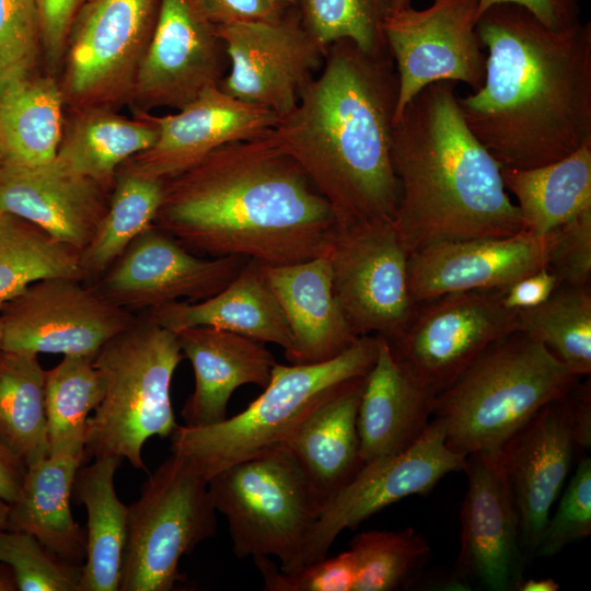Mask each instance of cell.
<instances>
[{"instance_id":"obj_1","label":"cell","mask_w":591,"mask_h":591,"mask_svg":"<svg viewBox=\"0 0 591 591\" xmlns=\"http://www.w3.org/2000/svg\"><path fill=\"white\" fill-rule=\"evenodd\" d=\"M153 224L195 254L259 265L327 256L337 231L327 200L269 131L165 181Z\"/></svg>"},{"instance_id":"obj_2","label":"cell","mask_w":591,"mask_h":591,"mask_svg":"<svg viewBox=\"0 0 591 591\" xmlns=\"http://www.w3.org/2000/svg\"><path fill=\"white\" fill-rule=\"evenodd\" d=\"M485 78L459 97L475 137L502 165L560 160L591 140V24L554 31L526 9L495 4L477 20Z\"/></svg>"},{"instance_id":"obj_3","label":"cell","mask_w":591,"mask_h":591,"mask_svg":"<svg viewBox=\"0 0 591 591\" xmlns=\"http://www.w3.org/2000/svg\"><path fill=\"white\" fill-rule=\"evenodd\" d=\"M398 79L391 54L349 39L327 46L323 67L269 135L305 172L337 229L394 221L399 183L391 157Z\"/></svg>"},{"instance_id":"obj_4","label":"cell","mask_w":591,"mask_h":591,"mask_svg":"<svg viewBox=\"0 0 591 591\" xmlns=\"http://www.w3.org/2000/svg\"><path fill=\"white\" fill-rule=\"evenodd\" d=\"M459 97L455 82L431 83L393 125L401 190L394 225L408 255L441 242L524 232L501 164L468 128Z\"/></svg>"},{"instance_id":"obj_5","label":"cell","mask_w":591,"mask_h":591,"mask_svg":"<svg viewBox=\"0 0 591 591\" xmlns=\"http://www.w3.org/2000/svg\"><path fill=\"white\" fill-rule=\"evenodd\" d=\"M579 380L543 344L517 331L489 345L436 395L433 417L443 419L447 445L463 456L500 449Z\"/></svg>"},{"instance_id":"obj_6","label":"cell","mask_w":591,"mask_h":591,"mask_svg":"<svg viewBox=\"0 0 591 591\" xmlns=\"http://www.w3.org/2000/svg\"><path fill=\"white\" fill-rule=\"evenodd\" d=\"M183 358L176 333L147 313L99 350L93 362L105 391L86 422L84 464L114 456L146 470L144 443L154 436L170 438L178 426L171 383Z\"/></svg>"},{"instance_id":"obj_7","label":"cell","mask_w":591,"mask_h":591,"mask_svg":"<svg viewBox=\"0 0 591 591\" xmlns=\"http://www.w3.org/2000/svg\"><path fill=\"white\" fill-rule=\"evenodd\" d=\"M376 354L378 336L364 335L323 362L276 363L263 393L239 414L210 426H177L170 437L171 452L185 457L209 479L236 461L283 443L332 392L364 376Z\"/></svg>"},{"instance_id":"obj_8","label":"cell","mask_w":591,"mask_h":591,"mask_svg":"<svg viewBox=\"0 0 591 591\" xmlns=\"http://www.w3.org/2000/svg\"><path fill=\"white\" fill-rule=\"evenodd\" d=\"M208 489L228 520L235 556H274L282 571L301 567L303 544L322 505L287 445L225 466L208 479Z\"/></svg>"},{"instance_id":"obj_9","label":"cell","mask_w":591,"mask_h":591,"mask_svg":"<svg viewBox=\"0 0 591 591\" xmlns=\"http://www.w3.org/2000/svg\"><path fill=\"white\" fill-rule=\"evenodd\" d=\"M208 479L171 452L128 506L118 591H171L184 581L179 560L217 533Z\"/></svg>"},{"instance_id":"obj_10","label":"cell","mask_w":591,"mask_h":591,"mask_svg":"<svg viewBox=\"0 0 591 591\" xmlns=\"http://www.w3.org/2000/svg\"><path fill=\"white\" fill-rule=\"evenodd\" d=\"M159 0H89L72 23L60 82L69 108L129 105Z\"/></svg>"},{"instance_id":"obj_11","label":"cell","mask_w":591,"mask_h":591,"mask_svg":"<svg viewBox=\"0 0 591 591\" xmlns=\"http://www.w3.org/2000/svg\"><path fill=\"white\" fill-rule=\"evenodd\" d=\"M503 291L452 292L418 302L404 329L386 339L393 355L438 394L489 345L518 331L519 311L505 305Z\"/></svg>"},{"instance_id":"obj_12","label":"cell","mask_w":591,"mask_h":591,"mask_svg":"<svg viewBox=\"0 0 591 591\" xmlns=\"http://www.w3.org/2000/svg\"><path fill=\"white\" fill-rule=\"evenodd\" d=\"M217 33L230 65L220 89L279 118L294 108L322 69L327 49L306 28L298 5H288L273 20L220 26Z\"/></svg>"},{"instance_id":"obj_13","label":"cell","mask_w":591,"mask_h":591,"mask_svg":"<svg viewBox=\"0 0 591 591\" xmlns=\"http://www.w3.org/2000/svg\"><path fill=\"white\" fill-rule=\"evenodd\" d=\"M477 20L478 0H432L426 9L409 5L386 16L383 32L398 79L394 123L431 83L460 81L474 91L482 86L486 55Z\"/></svg>"},{"instance_id":"obj_14","label":"cell","mask_w":591,"mask_h":591,"mask_svg":"<svg viewBox=\"0 0 591 591\" xmlns=\"http://www.w3.org/2000/svg\"><path fill=\"white\" fill-rule=\"evenodd\" d=\"M2 349L92 357L137 316L68 277L31 283L0 309Z\"/></svg>"},{"instance_id":"obj_15","label":"cell","mask_w":591,"mask_h":591,"mask_svg":"<svg viewBox=\"0 0 591 591\" xmlns=\"http://www.w3.org/2000/svg\"><path fill=\"white\" fill-rule=\"evenodd\" d=\"M327 257L334 293L352 333L396 337L416 304L408 290V254L394 221L337 229Z\"/></svg>"},{"instance_id":"obj_16","label":"cell","mask_w":591,"mask_h":591,"mask_svg":"<svg viewBox=\"0 0 591 591\" xmlns=\"http://www.w3.org/2000/svg\"><path fill=\"white\" fill-rule=\"evenodd\" d=\"M465 462L447 445L445 422L434 417L403 452L363 464L323 508L304 541L301 567L326 557L344 530L406 497L428 495L447 474L464 471Z\"/></svg>"},{"instance_id":"obj_17","label":"cell","mask_w":591,"mask_h":591,"mask_svg":"<svg viewBox=\"0 0 591 591\" xmlns=\"http://www.w3.org/2000/svg\"><path fill=\"white\" fill-rule=\"evenodd\" d=\"M246 258H204L154 224L141 232L91 286L114 304L148 312L186 299L198 302L227 287Z\"/></svg>"},{"instance_id":"obj_18","label":"cell","mask_w":591,"mask_h":591,"mask_svg":"<svg viewBox=\"0 0 591 591\" xmlns=\"http://www.w3.org/2000/svg\"><path fill=\"white\" fill-rule=\"evenodd\" d=\"M467 491L461 509V547L455 584L491 591L518 590L525 556L520 523L500 449L466 456Z\"/></svg>"},{"instance_id":"obj_19","label":"cell","mask_w":591,"mask_h":591,"mask_svg":"<svg viewBox=\"0 0 591 591\" xmlns=\"http://www.w3.org/2000/svg\"><path fill=\"white\" fill-rule=\"evenodd\" d=\"M225 58L217 27L190 0H159L154 30L129 102L132 112L183 108L205 89L220 84Z\"/></svg>"},{"instance_id":"obj_20","label":"cell","mask_w":591,"mask_h":591,"mask_svg":"<svg viewBox=\"0 0 591 591\" xmlns=\"http://www.w3.org/2000/svg\"><path fill=\"white\" fill-rule=\"evenodd\" d=\"M151 117L158 127L155 142L126 162L163 182L221 146L266 135L279 120L275 112L232 97L219 85L205 89L176 113Z\"/></svg>"},{"instance_id":"obj_21","label":"cell","mask_w":591,"mask_h":591,"mask_svg":"<svg viewBox=\"0 0 591 591\" xmlns=\"http://www.w3.org/2000/svg\"><path fill=\"white\" fill-rule=\"evenodd\" d=\"M575 447L566 394L542 407L500 448L526 560L535 556L552 507L568 476Z\"/></svg>"},{"instance_id":"obj_22","label":"cell","mask_w":591,"mask_h":591,"mask_svg":"<svg viewBox=\"0 0 591 591\" xmlns=\"http://www.w3.org/2000/svg\"><path fill=\"white\" fill-rule=\"evenodd\" d=\"M548 236H510L441 242L410 255L409 294L415 304L452 292L506 289L547 267Z\"/></svg>"},{"instance_id":"obj_23","label":"cell","mask_w":591,"mask_h":591,"mask_svg":"<svg viewBox=\"0 0 591 591\" xmlns=\"http://www.w3.org/2000/svg\"><path fill=\"white\" fill-rule=\"evenodd\" d=\"M111 192L55 160L37 166L3 163L0 211L21 217L80 253L93 239Z\"/></svg>"},{"instance_id":"obj_24","label":"cell","mask_w":591,"mask_h":591,"mask_svg":"<svg viewBox=\"0 0 591 591\" xmlns=\"http://www.w3.org/2000/svg\"><path fill=\"white\" fill-rule=\"evenodd\" d=\"M292 336L285 357L292 364L333 359L358 338L349 327L333 289L327 256L287 265H259Z\"/></svg>"},{"instance_id":"obj_25","label":"cell","mask_w":591,"mask_h":591,"mask_svg":"<svg viewBox=\"0 0 591 591\" xmlns=\"http://www.w3.org/2000/svg\"><path fill=\"white\" fill-rule=\"evenodd\" d=\"M436 395L378 336L376 358L364 376L357 417L362 463L396 455L415 443L433 416Z\"/></svg>"},{"instance_id":"obj_26","label":"cell","mask_w":591,"mask_h":591,"mask_svg":"<svg viewBox=\"0 0 591 591\" xmlns=\"http://www.w3.org/2000/svg\"><path fill=\"white\" fill-rule=\"evenodd\" d=\"M177 340L193 367L195 387L182 417L189 427L221 422L233 392L246 384L266 387L277 363L264 343L209 326L183 329Z\"/></svg>"},{"instance_id":"obj_27","label":"cell","mask_w":591,"mask_h":591,"mask_svg":"<svg viewBox=\"0 0 591 591\" xmlns=\"http://www.w3.org/2000/svg\"><path fill=\"white\" fill-rule=\"evenodd\" d=\"M364 376L332 392L282 443L303 468L322 510L363 465L357 417Z\"/></svg>"},{"instance_id":"obj_28","label":"cell","mask_w":591,"mask_h":591,"mask_svg":"<svg viewBox=\"0 0 591 591\" xmlns=\"http://www.w3.org/2000/svg\"><path fill=\"white\" fill-rule=\"evenodd\" d=\"M146 313L174 333L209 326L276 344L285 352L292 347L291 332L280 305L262 278L258 263L251 259L215 296L198 302L167 303Z\"/></svg>"},{"instance_id":"obj_29","label":"cell","mask_w":591,"mask_h":591,"mask_svg":"<svg viewBox=\"0 0 591 591\" xmlns=\"http://www.w3.org/2000/svg\"><path fill=\"white\" fill-rule=\"evenodd\" d=\"M84 464L80 453L46 455L26 466L20 493L9 503L7 530L34 535L65 560L83 566L86 530L70 509L76 474Z\"/></svg>"},{"instance_id":"obj_30","label":"cell","mask_w":591,"mask_h":591,"mask_svg":"<svg viewBox=\"0 0 591 591\" xmlns=\"http://www.w3.org/2000/svg\"><path fill=\"white\" fill-rule=\"evenodd\" d=\"M55 161L112 192L118 167L158 138L151 113L131 118L105 107L69 108Z\"/></svg>"},{"instance_id":"obj_31","label":"cell","mask_w":591,"mask_h":591,"mask_svg":"<svg viewBox=\"0 0 591 591\" xmlns=\"http://www.w3.org/2000/svg\"><path fill=\"white\" fill-rule=\"evenodd\" d=\"M121 462L114 456L94 459L76 474L72 493L88 512L80 591L119 590L128 520V506L119 500L114 487Z\"/></svg>"},{"instance_id":"obj_32","label":"cell","mask_w":591,"mask_h":591,"mask_svg":"<svg viewBox=\"0 0 591 591\" xmlns=\"http://www.w3.org/2000/svg\"><path fill=\"white\" fill-rule=\"evenodd\" d=\"M65 96L53 76L37 73L0 91L3 163L37 166L55 160L65 126Z\"/></svg>"},{"instance_id":"obj_33","label":"cell","mask_w":591,"mask_h":591,"mask_svg":"<svg viewBox=\"0 0 591 591\" xmlns=\"http://www.w3.org/2000/svg\"><path fill=\"white\" fill-rule=\"evenodd\" d=\"M506 189L518 200L524 231L542 236L591 207V140L540 166L501 165Z\"/></svg>"},{"instance_id":"obj_34","label":"cell","mask_w":591,"mask_h":591,"mask_svg":"<svg viewBox=\"0 0 591 591\" xmlns=\"http://www.w3.org/2000/svg\"><path fill=\"white\" fill-rule=\"evenodd\" d=\"M164 182L150 177L127 162L115 175L108 209L89 245L80 253L84 282L102 277L127 246L154 222Z\"/></svg>"},{"instance_id":"obj_35","label":"cell","mask_w":591,"mask_h":591,"mask_svg":"<svg viewBox=\"0 0 591 591\" xmlns=\"http://www.w3.org/2000/svg\"><path fill=\"white\" fill-rule=\"evenodd\" d=\"M45 373L38 355L0 348V444L25 466L48 455Z\"/></svg>"},{"instance_id":"obj_36","label":"cell","mask_w":591,"mask_h":591,"mask_svg":"<svg viewBox=\"0 0 591 591\" xmlns=\"http://www.w3.org/2000/svg\"><path fill=\"white\" fill-rule=\"evenodd\" d=\"M54 277L83 280L80 252L36 224L0 211V309L31 283Z\"/></svg>"},{"instance_id":"obj_37","label":"cell","mask_w":591,"mask_h":591,"mask_svg":"<svg viewBox=\"0 0 591 591\" xmlns=\"http://www.w3.org/2000/svg\"><path fill=\"white\" fill-rule=\"evenodd\" d=\"M104 380L92 357L63 356L45 373L48 455H84L89 414L104 396Z\"/></svg>"},{"instance_id":"obj_38","label":"cell","mask_w":591,"mask_h":591,"mask_svg":"<svg viewBox=\"0 0 591 591\" xmlns=\"http://www.w3.org/2000/svg\"><path fill=\"white\" fill-rule=\"evenodd\" d=\"M518 331L548 348L575 375L591 373V294L559 285L542 304L519 311Z\"/></svg>"},{"instance_id":"obj_39","label":"cell","mask_w":591,"mask_h":591,"mask_svg":"<svg viewBox=\"0 0 591 591\" xmlns=\"http://www.w3.org/2000/svg\"><path fill=\"white\" fill-rule=\"evenodd\" d=\"M356 561L354 591H393L412 581L428 560L429 543L413 528L363 531L350 542Z\"/></svg>"},{"instance_id":"obj_40","label":"cell","mask_w":591,"mask_h":591,"mask_svg":"<svg viewBox=\"0 0 591 591\" xmlns=\"http://www.w3.org/2000/svg\"><path fill=\"white\" fill-rule=\"evenodd\" d=\"M304 25L323 46L354 42L362 51L390 54L383 32L392 0H299Z\"/></svg>"},{"instance_id":"obj_41","label":"cell","mask_w":591,"mask_h":591,"mask_svg":"<svg viewBox=\"0 0 591 591\" xmlns=\"http://www.w3.org/2000/svg\"><path fill=\"white\" fill-rule=\"evenodd\" d=\"M0 563L12 569L19 591H80L82 566L65 560L30 533L0 531Z\"/></svg>"},{"instance_id":"obj_42","label":"cell","mask_w":591,"mask_h":591,"mask_svg":"<svg viewBox=\"0 0 591 591\" xmlns=\"http://www.w3.org/2000/svg\"><path fill=\"white\" fill-rule=\"evenodd\" d=\"M40 51L37 0H0V91L35 74Z\"/></svg>"},{"instance_id":"obj_43","label":"cell","mask_w":591,"mask_h":591,"mask_svg":"<svg viewBox=\"0 0 591 591\" xmlns=\"http://www.w3.org/2000/svg\"><path fill=\"white\" fill-rule=\"evenodd\" d=\"M591 534V460L583 457L558 508L549 515L540 536L535 556L552 557L572 542Z\"/></svg>"},{"instance_id":"obj_44","label":"cell","mask_w":591,"mask_h":591,"mask_svg":"<svg viewBox=\"0 0 591 591\" xmlns=\"http://www.w3.org/2000/svg\"><path fill=\"white\" fill-rule=\"evenodd\" d=\"M253 559L266 591H354L356 561L350 549L293 571H282L267 556Z\"/></svg>"},{"instance_id":"obj_45","label":"cell","mask_w":591,"mask_h":591,"mask_svg":"<svg viewBox=\"0 0 591 591\" xmlns=\"http://www.w3.org/2000/svg\"><path fill=\"white\" fill-rule=\"evenodd\" d=\"M547 268L559 285L588 286L591 277V207L547 233Z\"/></svg>"},{"instance_id":"obj_46","label":"cell","mask_w":591,"mask_h":591,"mask_svg":"<svg viewBox=\"0 0 591 591\" xmlns=\"http://www.w3.org/2000/svg\"><path fill=\"white\" fill-rule=\"evenodd\" d=\"M84 0H37L43 51L50 70H58L72 23Z\"/></svg>"},{"instance_id":"obj_47","label":"cell","mask_w":591,"mask_h":591,"mask_svg":"<svg viewBox=\"0 0 591 591\" xmlns=\"http://www.w3.org/2000/svg\"><path fill=\"white\" fill-rule=\"evenodd\" d=\"M192 4L216 27L273 20L288 7L274 0H190Z\"/></svg>"},{"instance_id":"obj_48","label":"cell","mask_w":591,"mask_h":591,"mask_svg":"<svg viewBox=\"0 0 591 591\" xmlns=\"http://www.w3.org/2000/svg\"><path fill=\"white\" fill-rule=\"evenodd\" d=\"M510 3L530 11L541 23L554 31H563L579 21V0H478V18L495 4Z\"/></svg>"},{"instance_id":"obj_49","label":"cell","mask_w":591,"mask_h":591,"mask_svg":"<svg viewBox=\"0 0 591 591\" xmlns=\"http://www.w3.org/2000/svg\"><path fill=\"white\" fill-rule=\"evenodd\" d=\"M558 286L554 274L544 267L507 287L502 300L511 310L532 309L545 302Z\"/></svg>"},{"instance_id":"obj_50","label":"cell","mask_w":591,"mask_h":591,"mask_svg":"<svg viewBox=\"0 0 591 591\" xmlns=\"http://www.w3.org/2000/svg\"><path fill=\"white\" fill-rule=\"evenodd\" d=\"M572 431L576 445L589 449L591 445V392L590 382L579 381L567 393Z\"/></svg>"},{"instance_id":"obj_51","label":"cell","mask_w":591,"mask_h":591,"mask_svg":"<svg viewBox=\"0 0 591 591\" xmlns=\"http://www.w3.org/2000/svg\"><path fill=\"white\" fill-rule=\"evenodd\" d=\"M26 466L0 444V499L13 502L21 489Z\"/></svg>"},{"instance_id":"obj_52","label":"cell","mask_w":591,"mask_h":591,"mask_svg":"<svg viewBox=\"0 0 591 591\" xmlns=\"http://www.w3.org/2000/svg\"><path fill=\"white\" fill-rule=\"evenodd\" d=\"M559 584L553 578L523 579L518 591H556Z\"/></svg>"},{"instance_id":"obj_53","label":"cell","mask_w":591,"mask_h":591,"mask_svg":"<svg viewBox=\"0 0 591 591\" xmlns=\"http://www.w3.org/2000/svg\"><path fill=\"white\" fill-rule=\"evenodd\" d=\"M0 591H18L13 571L3 563H0Z\"/></svg>"},{"instance_id":"obj_54","label":"cell","mask_w":591,"mask_h":591,"mask_svg":"<svg viewBox=\"0 0 591 591\" xmlns=\"http://www.w3.org/2000/svg\"><path fill=\"white\" fill-rule=\"evenodd\" d=\"M10 505L0 499V531L7 530Z\"/></svg>"},{"instance_id":"obj_55","label":"cell","mask_w":591,"mask_h":591,"mask_svg":"<svg viewBox=\"0 0 591 591\" xmlns=\"http://www.w3.org/2000/svg\"><path fill=\"white\" fill-rule=\"evenodd\" d=\"M412 0H392V11H397L399 9L410 5Z\"/></svg>"},{"instance_id":"obj_56","label":"cell","mask_w":591,"mask_h":591,"mask_svg":"<svg viewBox=\"0 0 591 591\" xmlns=\"http://www.w3.org/2000/svg\"><path fill=\"white\" fill-rule=\"evenodd\" d=\"M275 2L285 4V5H298L299 0H274Z\"/></svg>"},{"instance_id":"obj_57","label":"cell","mask_w":591,"mask_h":591,"mask_svg":"<svg viewBox=\"0 0 591 591\" xmlns=\"http://www.w3.org/2000/svg\"><path fill=\"white\" fill-rule=\"evenodd\" d=\"M1 337H2V326H1V320H0V347H1Z\"/></svg>"},{"instance_id":"obj_58","label":"cell","mask_w":591,"mask_h":591,"mask_svg":"<svg viewBox=\"0 0 591 591\" xmlns=\"http://www.w3.org/2000/svg\"><path fill=\"white\" fill-rule=\"evenodd\" d=\"M3 164V158H2V154H1V151H0V167L2 166Z\"/></svg>"},{"instance_id":"obj_59","label":"cell","mask_w":591,"mask_h":591,"mask_svg":"<svg viewBox=\"0 0 591 591\" xmlns=\"http://www.w3.org/2000/svg\"><path fill=\"white\" fill-rule=\"evenodd\" d=\"M84 1H89V0H84Z\"/></svg>"}]
</instances>
